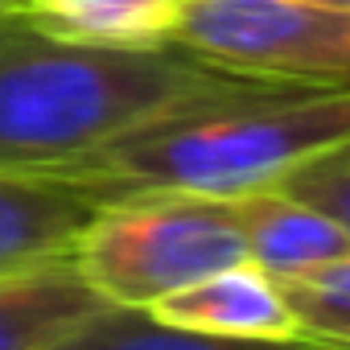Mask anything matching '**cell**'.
<instances>
[{"mask_svg":"<svg viewBox=\"0 0 350 350\" xmlns=\"http://www.w3.org/2000/svg\"><path fill=\"white\" fill-rule=\"evenodd\" d=\"M243 83L182 46L103 50L0 9V169H70L107 140Z\"/></svg>","mask_w":350,"mask_h":350,"instance_id":"1","label":"cell"},{"mask_svg":"<svg viewBox=\"0 0 350 350\" xmlns=\"http://www.w3.org/2000/svg\"><path fill=\"white\" fill-rule=\"evenodd\" d=\"M342 144H350V87L243 83L157 116L58 173L103 178L124 194L243 198Z\"/></svg>","mask_w":350,"mask_h":350,"instance_id":"2","label":"cell"},{"mask_svg":"<svg viewBox=\"0 0 350 350\" xmlns=\"http://www.w3.org/2000/svg\"><path fill=\"white\" fill-rule=\"evenodd\" d=\"M243 260L239 198L186 190H136L107 202L75 247L83 280L120 309H148Z\"/></svg>","mask_w":350,"mask_h":350,"instance_id":"3","label":"cell"},{"mask_svg":"<svg viewBox=\"0 0 350 350\" xmlns=\"http://www.w3.org/2000/svg\"><path fill=\"white\" fill-rule=\"evenodd\" d=\"M173 46L239 79L350 87V9L317 0H182Z\"/></svg>","mask_w":350,"mask_h":350,"instance_id":"4","label":"cell"},{"mask_svg":"<svg viewBox=\"0 0 350 350\" xmlns=\"http://www.w3.org/2000/svg\"><path fill=\"white\" fill-rule=\"evenodd\" d=\"M124 190L58 169H0V276L75 260L83 231Z\"/></svg>","mask_w":350,"mask_h":350,"instance_id":"5","label":"cell"},{"mask_svg":"<svg viewBox=\"0 0 350 350\" xmlns=\"http://www.w3.org/2000/svg\"><path fill=\"white\" fill-rule=\"evenodd\" d=\"M157 321L202 329V334H231V338H301V325L280 293V284L256 268L252 260L211 272L178 293L148 305Z\"/></svg>","mask_w":350,"mask_h":350,"instance_id":"6","label":"cell"},{"mask_svg":"<svg viewBox=\"0 0 350 350\" xmlns=\"http://www.w3.org/2000/svg\"><path fill=\"white\" fill-rule=\"evenodd\" d=\"M107 301L83 280L75 260L0 276V350H50Z\"/></svg>","mask_w":350,"mask_h":350,"instance_id":"7","label":"cell"},{"mask_svg":"<svg viewBox=\"0 0 350 350\" xmlns=\"http://www.w3.org/2000/svg\"><path fill=\"white\" fill-rule=\"evenodd\" d=\"M243 215V239L247 260L264 268L272 280L329 264L338 256H350V235L329 223L321 211L280 194V190H256L239 198Z\"/></svg>","mask_w":350,"mask_h":350,"instance_id":"8","label":"cell"},{"mask_svg":"<svg viewBox=\"0 0 350 350\" xmlns=\"http://www.w3.org/2000/svg\"><path fill=\"white\" fill-rule=\"evenodd\" d=\"M17 13L75 46L157 50L178 33L182 0H25Z\"/></svg>","mask_w":350,"mask_h":350,"instance_id":"9","label":"cell"},{"mask_svg":"<svg viewBox=\"0 0 350 350\" xmlns=\"http://www.w3.org/2000/svg\"><path fill=\"white\" fill-rule=\"evenodd\" d=\"M50 350H350L346 342L325 338H231V334H202L157 321L148 309H120L107 305L75 334H66Z\"/></svg>","mask_w":350,"mask_h":350,"instance_id":"10","label":"cell"},{"mask_svg":"<svg viewBox=\"0 0 350 350\" xmlns=\"http://www.w3.org/2000/svg\"><path fill=\"white\" fill-rule=\"evenodd\" d=\"M301 334L350 346V256L276 280Z\"/></svg>","mask_w":350,"mask_h":350,"instance_id":"11","label":"cell"},{"mask_svg":"<svg viewBox=\"0 0 350 350\" xmlns=\"http://www.w3.org/2000/svg\"><path fill=\"white\" fill-rule=\"evenodd\" d=\"M272 190L321 211L329 223H338L350 235V144H342L334 152H321L317 161L293 169L288 178H280Z\"/></svg>","mask_w":350,"mask_h":350,"instance_id":"12","label":"cell"},{"mask_svg":"<svg viewBox=\"0 0 350 350\" xmlns=\"http://www.w3.org/2000/svg\"><path fill=\"white\" fill-rule=\"evenodd\" d=\"M317 5H334V9H350V0H317Z\"/></svg>","mask_w":350,"mask_h":350,"instance_id":"13","label":"cell"},{"mask_svg":"<svg viewBox=\"0 0 350 350\" xmlns=\"http://www.w3.org/2000/svg\"><path fill=\"white\" fill-rule=\"evenodd\" d=\"M25 0H0V9H21Z\"/></svg>","mask_w":350,"mask_h":350,"instance_id":"14","label":"cell"}]
</instances>
